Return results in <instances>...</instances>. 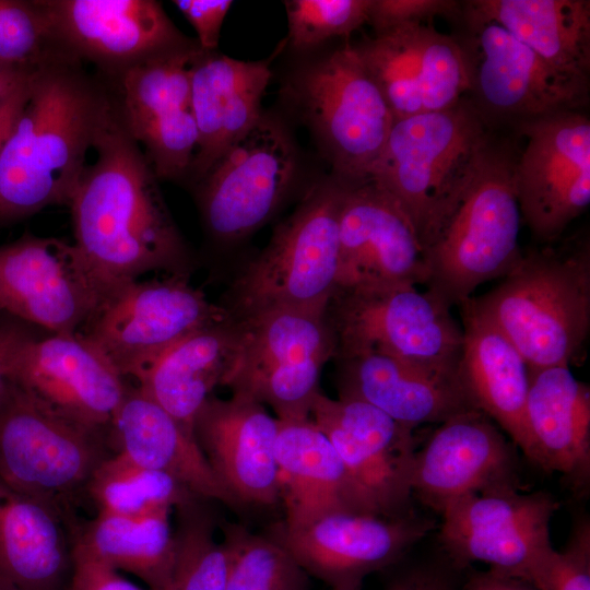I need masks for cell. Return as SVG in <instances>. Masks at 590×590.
<instances>
[{
  "label": "cell",
  "mask_w": 590,
  "mask_h": 590,
  "mask_svg": "<svg viewBox=\"0 0 590 590\" xmlns=\"http://www.w3.org/2000/svg\"><path fill=\"white\" fill-rule=\"evenodd\" d=\"M93 149L69 204L80 253L113 287L150 272L190 276L192 252L115 103Z\"/></svg>",
  "instance_id": "cell-1"
},
{
  "label": "cell",
  "mask_w": 590,
  "mask_h": 590,
  "mask_svg": "<svg viewBox=\"0 0 590 590\" xmlns=\"http://www.w3.org/2000/svg\"><path fill=\"white\" fill-rule=\"evenodd\" d=\"M461 590H539L519 578L493 569L473 574Z\"/></svg>",
  "instance_id": "cell-48"
},
{
  "label": "cell",
  "mask_w": 590,
  "mask_h": 590,
  "mask_svg": "<svg viewBox=\"0 0 590 590\" xmlns=\"http://www.w3.org/2000/svg\"><path fill=\"white\" fill-rule=\"evenodd\" d=\"M237 320L240 352L223 387L269 406L278 420L310 418L321 370L335 355L326 310L273 309Z\"/></svg>",
  "instance_id": "cell-9"
},
{
  "label": "cell",
  "mask_w": 590,
  "mask_h": 590,
  "mask_svg": "<svg viewBox=\"0 0 590 590\" xmlns=\"http://www.w3.org/2000/svg\"><path fill=\"white\" fill-rule=\"evenodd\" d=\"M211 503L194 498L175 509L170 590H226L228 554L216 538L219 521Z\"/></svg>",
  "instance_id": "cell-37"
},
{
  "label": "cell",
  "mask_w": 590,
  "mask_h": 590,
  "mask_svg": "<svg viewBox=\"0 0 590 590\" xmlns=\"http://www.w3.org/2000/svg\"><path fill=\"white\" fill-rule=\"evenodd\" d=\"M36 68L0 60V99L28 80Z\"/></svg>",
  "instance_id": "cell-49"
},
{
  "label": "cell",
  "mask_w": 590,
  "mask_h": 590,
  "mask_svg": "<svg viewBox=\"0 0 590 590\" xmlns=\"http://www.w3.org/2000/svg\"><path fill=\"white\" fill-rule=\"evenodd\" d=\"M198 35V45L213 51L219 44L223 21L233 4L231 0H174Z\"/></svg>",
  "instance_id": "cell-44"
},
{
  "label": "cell",
  "mask_w": 590,
  "mask_h": 590,
  "mask_svg": "<svg viewBox=\"0 0 590 590\" xmlns=\"http://www.w3.org/2000/svg\"><path fill=\"white\" fill-rule=\"evenodd\" d=\"M515 457L503 430L475 409L459 412L415 451L411 489L438 514L456 499L514 482Z\"/></svg>",
  "instance_id": "cell-24"
},
{
  "label": "cell",
  "mask_w": 590,
  "mask_h": 590,
  "mask_svg": "<svg viewBox=\"0 0 590 590\" xmlns=\"http://www.w3.org/2000/svg\"><path fill=\"white\" fill-rule=\"evenodd\" d=\"M115 287L74 244L25 234L0 246V308L49 333H78Z\"/></svg>",
  "instance_id": "cell-16"
},
{
  "label": "cell",
  "mask_w": 590,
  "mask_h": 590,
  "mask_svg": "<svg viewBox=\"0 0 590 590\" xmlns=\"http://www.w3.org/2000/svg\"><path fill=\"white\" fill-rule=\"evenodd\" d=\"M69 590H149L121 576L73 543V568Z\"/></svg>",
  "instance_id": "cell-43"
},
{
  "label": "cell",
  "mask_w": 590,
  "mask_h": 590,
  "mask_svg": "<svg viewBox=\"0 0 590 590\" xmlns=\"http://www.w3.org/2000/svg\"><path fill=\"white\" fill-rule=\"evenodd\" d=\"M31 76L10 94L0 99V154L28 101L31 93Z\"/></svg>",
  "instance_id": "cell-46"
},
{
  "label": "cell",
  "mask_w": 590,
  "mask_h": 590,
  "mask_svg": "<svg viewBox=\"0 0 590 590\" xmlns=\"http://www.w3.org/2000/svg\"><path fill=\"white\" fill-rule=\"evenodd\" d=\"M1 311H2V310H1V308H0V314H1Z\"/></svg>",
  "instance_id": "cell-52"
},
{
  "label": "cell",
  "mask_w": 590,
  "mask_h": 590,
  "mask_svg": "<svg viewBox=\"0 0 590 590\" xmlns=\"http://www.w3.org/2000/svg\"><path fill=\"white\" fill-rule=\"evenodd\" d=\"M59 56L42 0H0V60L38 67Z\"/></svg>",
  "instance_id": "cell-39"
},
{
  "label": "cell",
  "mask_w": 590,
  "mask_h": 590,
  "mask_svg": "<svg viewBox=\"0 0 590 590\" xmlns=\"http://www.w3.org/2000/svg\"><path fill=\"white\" fill-rule=\"evenodd\" d=\"M347 182L312 187L220 303L234 319L273 309L324 311L337 291L339 222Z\"/></svg>",
  "instance_id": "cell-5"
},
{
  "label": "cell",
  "mask_w": 590,
  "mask_h": 590,
  "mask_svg": "<svg viewBox=\"0 0 590 590\" xmlns=\"http://www.w3.org/2000/svg\"><path fill=\"white\" fill-rule=\"evenodd\" d=\"M31 93L0 154V223L70 204L86 154L107 122L106 83L68 56L38 66Z\"/></svg>",
  "instance_id": "cell-2"
},
{
  "label": "cell",
  "mask_w": 590,
  "mask_h": 590,
  "mask_svg": "<svg viewBox=\"0 0 590 590\" xmlns=\"http://www.w3.org/2000/svg\"><path fill=\"white\" fill-rule=\"evenodd\" d=\"M334 361L340 398L366 402L412 429L473 409L456 378L379 353Z\"/></svg>",
  "instance_id": "cell-29"
},
{
  "label": "cell",
  "mask_w": 590,
  "mask_h": 590,
  "mask_svg": "<svg viewBox=\"0 0 590 590\" xmlns=\"http://www.w3.org/2000/svg\"><path fill=\"white\" fill-rule=\"evenodd\" d=\"M295 170L288 134L262 116L192 187L208 236L232 244L256 232L282 204Z\"/></svg>",
  "instance_id": "cell-14"
},
{
  "label": "cell",
  "mask_w": 590,
  "mask_h": 590,
  "mask_svg": "<svg viewBox=\"0 0 590 590\" xmlns=\"http://www.w3.org/2000/svg\"><path fill=\"white\" fill-rule=\"evenodd\" d=\"M387 590H455L445 576L427 568H416L396 578Z\"/></svg>",
  "instance_id": "cell-47"
},
{
  "label": "cell",
  "mask_w": 590,
  "mask_h": 590,
  "mask_svg": "<svg viewBox=\"0 0 590 590\" xmlns=\"http://www.w3.org/2000/svg\"><path fill=\"white\" fill-rule=\"evenodd\" d=\"M436 528L434 520L412 512L387 517L338 511L298 527L281 521L269 536L279 542L308 573L330 589H361L369 574L399 560Z\"/></svg>",
  "instance_id": "cell-17"
},
{
  "label": "cell",
  "mask_w": 590,
  "mask_h": 590,
  "mask_svg": "<svg viewBox=\"0 0 590 590\" xmlns=\"http://www.w3.org/2000/svg\"><path fill=\"white\" fill-rule=\"evenodd\" d=\"M111 453L107 434L61 415L13 380L0 391V481L70 522L74 502Z\"/></svg>",
  "instance_id": "cell-6"
},
{
  "label": "cell",
  "mask_w": 590,
  "mask_h": 590,
  "mask_svg": "<svg viewBox=\"0 0 590 590\" xmlns=\"http://www.w3.org/2000/svg\"><path fill=\"white\" fill-rule=\"evenodd\" d=\"M520 148L512 125H494L420 237L427 291L451 307L521 259L515 184Z\"/></svg>",
  "instance_id": "cell-3"
},
{
  "label": "cell",
  "mask_w": 590,
  "mask_h": 590,
  "mask_svg": "<svg viewBox=\"0 0 590 590\" xmlns=\"http://www.w3.org/2000/svg\"><path fill=\"white\" fill-rule=\"evenodd\" d=\"M337 290L426 285L416 231L399 203L370 180L347 184L339 222Z\"/></svg>",
  "instance_id": "cell-21"
},
{
  "label": "cell",
  "mask_w": 590,
  "mask_h": 590,
  "mask_svg": "<svg viewBox=\"0 0 590 590\" xmlns=\"http://www.w3.org/2000/svg\"><path fill=\"white\" fill-rule=\"evenodd\" d=\"M36 335L26 322L0 320V391L10 379L14 363L23 347Z\"/></svg>",
  "instance_id": "cell-45"
},
{
  "label": "cell",
  "mask_w": 590,
  "mask_h": 590,
  "mask_svg": "<svg viewBox=\"0 0 590 590\" xmlns=\"http://www.w3.org/2000/svg\"><path fill=\"white\" fill-rule=\"evenodd\" d=\"M108 439L114 452L173 476L201 498L235 509L193 435L137 385H128L109 425Z\"/></svg>",
  "instance_id": "cell-30"
},
{
  "label": "cell",
  "mask_w": 590,
  "mask_h": 590,
  "mask_svg": "<svg viewBox=\"0 0 590 590\" xmlns=\"http://www.w3.org/2000/svg\"><path fill=\"white\" fill-rule=\"evenodd\" d=\"M292 95L337 178L366 180L394 117L353 45L305 68L292 83Z\"/></svg>",
  "instance_id": "cell-11"
},
{
  "label": "cell",
  "mask_w": 590,
  "mask_h": 590,
  "mask_svg": "<svg viewBox=\"0 0 590 590\" xmlns=\"http://www.w3.org/2000/svg\"><path fill=\"white\" fill-rule=\"evenodd\" d=\"M353 47L394 119L448 109L469 94L460 43L430 23L398 26Z\"/></svg>",
  "instance_id": "cell-20"
},
{
  "label": "cell",
  "mask_w": 590,
  "mask_h": 590,
  "mask_svg": "<svg viewBox=\"0 0 590 590\" xmlns=\"http://www.w3.org/2000/svg\"><path fill=\"white\" fill-rule=\"evenodd\" d=\"M462 347L457 370L470 405L489 417L527 455L530 369L512 342L473 305H460Z\"/></svg>",
  "instance_id": "cell-26"
},
{
  "label": "cell",
  "mask_w": 590,
  "mask_h": 590,
  "mask_svg": "<svg viewBox=\"0 0 590 590\" xmlns=\"http://www.w3.org/2000/svg\"><path fill=\"white\" fill-rule=\"evenodd\" d=\"M201 51L197 42L135 66L116 81L106 83L133 138L149 129L194 119L191 71Z\"/></svg>",
  "instance_id": "cell-35"
},
{
  "label": "cell",
  "mask_w": 590,
  "mask_h": 590,
  "mask_svg": "<svg viewBox=\"0 0 590 590\" xmlns=\"http://www.w3.org/2000/svg\"><path fill=\"white\" fill-rule=\"evenodd\" d=\"M461 10L500 25L557 71L590 82L589 0H467Z\"/></svg>",
  "instance_id": "cell-33"
},
{
  "label": "cell",
  "mask_w": 590,
  "mask_h": 590,
  "mask_svg": "<svg viewBox=\"0 0 590 590\" xmlns=\"http://www.w3.org/2000/svg\"><path fill=\"white\" fill-rule=\"evenodd\" d=\"M526 457L575 487L590 476V388L569 366L530 369L526 404Z\"/></svg>",
  "instance_id": "cell-28"
},
{
  "label": "cell",
  "mask_w": 590,
  "mask_h": 590,
  "mask_svg": "<svg viewBox=\"0 0 590 590\" xmlns=\"http://www.w3.org/2000/svg\"><path fill=\"white\" fill-rule=\"evenodd\" d=\"M85 494L97 512L139 517L161 509H176L201 498L173 476L114 452L91 476Z\"/></svg>",
  "instance_id": "cell-36"
},
{
  "label": "cell",
  "mask_w": 590,
  "mask_h": 590,
  "mask_svg": "<svg viewBox=\"0 0 590 590\" xmlns=\"http://www.w3.org/2000/svg\"><path fill=\"white\" fill-rule=\"evenodd\" d=\"M240 346L241 324L229 317L176 343L135 380L137 386L193 435L197 413L223 386Z\"/></svg>",
  "instance_id": "cell-32"
},
{
  "label": "cell",
  "mask_w": 590,
  "mask_h": 590,
  "mask_svg": "<svg viewBox=\"0 0 590 590\" xmlns=\"http://www.w3.org/2000/svg\"><path fill=\"white\" fill-rule=\"evenodd\" d=\"M461 1L456 0H370L367 23L375 34L412 24L429 23L436 16L457 21Z\"/></svg>",
  "instance_id": "cell-41"
},
{
  "label": "cell",
  "mask_w": 590,
  "mask_h": 590,
  "mask_svg": "<svg viewBox=\"0 0 590 590\" xmlns=\"http://www.w3.org/2000/svg\"><path fill=\"white\" fill-rule=\"evenodd\" d=\"M326 315L335 341L333 359L379 353L458 379L462 328L451 306L427 290L410 284L339 288Z\"/></svg>",
  "instance_id": "cell-7"
},
{
  "label": "cell",
  "mask_w": 590,
  "mask_h": 590,
  "mask_svg": "<svg viewBox=\"0 0 590 590\" xmlns=\"http://www.w3.org/2000/svg\"><path fill=\"white\" fill-rule=\"evenodd\" d=\"M192 432L235 509L271 507L280 502L279 420L264 405L240 394L228 399L211 396L197 413Z\"/></svg>",
  "instance_id": "cell-23"
},
{
  "label": "cell",
  "mask_w": 590,
  "mask_h": 590,
  "mask_svg": "<svg viewBox=\"0 0 590 590\" xmlns=\"http://www.w3.org/2000/svg\"><path fill=\"white\" fill-rule=\"evenodd\" d=\"M0 590H20L17 587H15L10 581L0 578Z\"/></svg>",
  "instance_id": "cell-50"
},
{
  "label": "cell",
  "mask_w": 590,
  "mask_h": 590,
  "mask_svg": "<svg viewBox=\"0 0 590 590\" xmlns=\"http://www.w3.org/2000/svg\"><path fill=\"white\" fill-rule=\"evenodd\" d=\"M271 75L264 61H243L203 49L199 54L191 71L198 146L186 180L192 187L260 120Z\"/></svg>",
  "instance_id": "cell-25"
},
{
  "label": "cell",
  "mask_w": 590,
  "mask_h": 590,
  "mask_svg": "<svg viewBox=\"0 0 590 590\" xmlns=\"http://www.w3.org/2000/svg\"><path fill=\"white\" fill-rule=\"evenodd\" d=\"M73 523L0 481V578L20 590H69Z\"/></svg>",
  "instance_id": "cell-31"
},
{
  "label": "cell",
  "mask_w": 590,
  "mask_h": 590,
  "mask_svg": "<svg viewBox=\"0 0 590 590\" xmlns=\"http://www.w3.org/2000/svg\"><path fill=\"white\" fill-rule=\"evenodd\" d=\"M493 126L468 96L445 110L394 119L366 180L399 203L420 240Z\"/></svg>",
  "instance_id": "cell-8"
},
{
  "label": "cell",
  "mask_w": 590,
  "mask_h": 590,
  "mask_svg": "<svg viewBox=\"0 0 590 590\" xmlns=\"http://www.w3.org/2000/svg\"><path fill=\"white\" fill-rule=\"evenodd\" d=\"M288 39L306 49L337 36H349L367 23L370 0L285 1Z\"/></svg>",
  "instance_id": "cell-40"
},
{
  "label": "cell",
  "mask_w": 590,
  "mask_h": 590,
  "mask_svg": "<svg viewBox=\"0 0 590 590\" xmlns=\"http://www.w3.org/2000/svg\"><path fill=\"white\" fill-rule=\"evenodd\" d=\"M275 459L284 526H303L338 511L376 514L311 418L279 420Z\"/></svg>",
  "instance_id": "cell-27"
},
{
  "label": "cell",
  "mask_w": 590,
  "mask_h": 590,
  "mask_svg": "<svg viewBox=\"0 0 590 590\" xmlns=\"http://www.w3.org/2000/svg\"><path fill=\"white\" fill-rule=\"evenodd\" d=\"M229 317L189 276L166 275L116 286L78 333L137 380L176 343Z\"/></svg>",
  "instance_id": "cell-12"
},
{
  "label": "cell",
  "mask_w": 590,
  "mask_h": 590,
  "mask_svg": "<svg viewBox=\"0 0 590 590\" xmlns=\"http://www.w3.org/2000/svg\"><path fill=\"white\" fill-rule=\"evenodd\" d=\"M556 508L546 492L499 483L450 503L440 514L438 539L460 566L485 563L542 590L555 551L550 528Z\"/></svg>",
  "instance_id": "cell-10"
},
{
  "label": "cell",
  "mask_w": 590,
  "mask_h": 590,
  "mask_svg": "<svg viewBox=\"0 0 590 590\" xmlns=\"http://www.w3.org/2000/svg\"><path fill=\"white\" fill-rule=\"evenodd\" d=\"M542 590H590L588 522L577 528L563 551H554Z\"/></svg>",
  "instance_id": "cell-42"
},
{
  "label": "cell",
  "mask_w": 590,
  "mask_h": 590,
  "mask_svg": "<svg viewBox=\"0 0 590 590\" xmlns=\"http://www.w3.org/2000/svg\"><path fill=\"white\" fill-rule=\"evenodd\" d=\"M219 526L228 554L226 590H309L308 573L267 533L228 521Z\"/></svg>",
  "instance_id": "cell-38"
},
{
  "label": "cell",
  "mask_w": 590,
  "mask_h": 590,
  "mask_svg": "<svg viewBox=\"0 0 590 590\" xmlns=\"http://www.w3.org/2000/svg\"><path fill=\"white\" fill-rule=\"evenodd\" d=\"M471 300L512 342L529 369L569 366L590 331L589 240L522 252L498 286Z\"/></svg>",
  "instance_id": "cell-4"
},
{
  "label": "cell",
  "mask_w": 590,
  "mask_h": 590,
  "mask_svg": "<svg viewBox=\"0 0 590 590\" xmlns=\"http://www.w3.org/2000/svg\"><path fill=\"white\" fill-rule=\"evenodd\" d=\"M330 590H338V589H330ZM354 590H362V588L361 589H354Z\"/></svg>",
  "instance_id": "cell-51"
},
{
  "label": "cell",
  "mask_w": 590,
  "mask_h": 590,
  "mask_svg": "<svg viewBox=\"0 0 590 590\" xmlns=\"http://www.w3.org/2000/svg\"><path fill=\"white\" fill-rule=\"evenodd\" d=\"M170 509L139 517L97 512L72 529L73 543L118 571L132 574L149 590H170L175 563Z\"/></svg>",
  "instance_id": "cell-34"
},
{
  "label": "cell",
  "mask_w": 590,
  "mask_h": 590,
  "mask_svg": "<svg viewBox=\"0 0 590 590\" xmlns=\"http://www.w3.org/2000/svg\"><path fill=\"white\" fill-rule=\"evenodd\" d=\"M10 379L61 415L107 435L129 385L80 333L34 338Z\"/></svg>",
  "instance_id": "cell-22"
},
{
  "label": "cell",
  "mask_w": 590,
  "mask_h": 590,
  "mask_svg": "<svg viewBox=\"0 0 590 590\" xmlns=\"http://www.w3.org/2000/svg\"><path fill=\"white\" fill-rule=\"evenodd\" d=\"M310 418L330 440L373 510L396 517L411 512L414 429L356 399L316 396Z\"/></svg>",
  "instance_id": "cell-19"
},
{
  "label": "cell",
  "mask_w": 590,
  "mask_h": 590,
  "mask_svg": "<svg viewBox=\"0 0 590 590\" xmlns=\"http://www.w3.org/2000/svg\"><path fill=\"white\" fill-rule=\"evenodd\" d=\"M60 49L105 83L193 42L154 0H42Z\"/></svg>",
  "instance_id": "cell-18"
},
{
  "label": "cell",
  "mask_w": 590,
  "mask_h": 590,
  "mask_svg": "<svg viewBox=\"0 0 590 590\" xmlns=\"http://www.w3.org/2000/svg\"><path fill=\"white\" fill-rule=\"evenodd\" d=\"M521 148L516 193L533 238L556 241L590 204V119L567 110L512 123Z\"/></svg>",
  "instance_id": "cell-15"
},
{
  "label": "cell",
  "mask_w": 590,
  "mask_h": 590,
  "mask_svg": "<svg viewBox=\"0 0 590 590\" xmlns=\"http://www.w3.org/2000/svg\"><path fill=\"white\" fill-rule=\"evenodd\" d=\"M461 32L453 35L468 63V97L494 125L567 111L586 110L589 82L568 76L500 25L462 10Z\"/></svg>",
  "instance_id": "cell-13"
}]
</instances>
